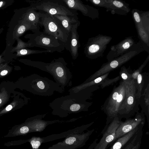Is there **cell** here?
<instances>
[{"label":"cell","instance_id":"17","mask_svg":"<svg viewBox=\"0 0 149 149\" xmlns=\"http://www.w3.org/2000/svg\"><path fill=\"white\" fill-rule=\"evenodd\" d=\"M109 72L107 73L98 77L86 83H83L81 84L74 86L68 90L69 94L74 95L80 92L85 90L90 86L100 84L107 78Z\"/></svg>","mask_w":149,"mask_h":149},{"label":"cell","instance_id":"2","mask_svg":"<svg viewBox=\"0 0 149 149\" xmlns=\"http://www.w3.org/2000/svg\"><path fill=\"white\" fill-rule=\"evenodd\" d=\"M91 104L85 100L69 94L55 98L49 105L53 115L63 118L71 113L87 111Z\"/></svg>","mask_w":149,"mask_h":149},{"label":"cell","instance_id":"36","mask_svg":"<svg viewBox=\"0 0 149 149\" xmlns=\"http://www.w3.org/2000/svg\"><path fill=\"white\" fill-rule=\"evenodd\" d=\"M137 134L134 136V138L131 141V142L128 143L123 149H131L139 138H137Z\"/></svg>","mask_w":149,"mask_h":149},{"label":"cell","instance_id":"5","mask_svg":"<svg viewBox=\"0 0 149 149\" xmlns=\"http://www.w3.org/2000/svg\"><path fill=\"white\" fill-rule=\"evenodd\" d=\"M114 87L102 107L107 116V125L115 117H117L119 109L126 97L125 87L123 81L117 86Z\"/></svg>","mask_w":149,"mask_h":149},{"label":"cell","instance_id":"8","mask_svg":"<svg viewBox=\"0 0 149 149\" xmlns=\"http://www.w3.org/2000/svg\"><path fill=\"white\" fill-rule=\"evenodd\" d=\"M40 24L43 26V31L54 37L56 39L65 43L68 35L60 21L53 15L47 13H43L40 19Z\"/></svg>","mask_w":149,"mask_h":149},{"label":"cell","instance_id":"25","mask_svg":"<svg viewBox=\"0 0 149 149\" xmlns=\"http://www.w3.org/2000/svg\"><path fill=\"white\" fill-rule=\"evenodd\" d=\"M12 68L7 63L0 64V78L3 77L10 73L12 70Z\"/></svg>","mask_w":149,"mask_h":149},{"label":"cell","instance_id":"19","mask_svg":"<svg viewBox=\"0 0 149 149\" xmlns=\"http://www.w3.org/2000/svg\"><path fill=\"white\" fill-rule=\"evenodd\" d=\"M53 16L60 21L68 35L73 26L77 24L80 23L77 16L63 15H55Z\"/></svg>","mask_w":149,"mask_h":149},{"label":"cell","instance_id":"30","mask_svg":"<svg viewBox=\"0 0 149 149\" xmlns=\"http://www.w3.org/2000/svg\"><path fill=\"white\" fill-rule=\"evenodd\" d=\"M120 79V76H118L115 78L112 79L107 78L101 83L100 84V86L102 88H103L117 81Z\"/></svg>","mask_w":149,"mask_h":149},{"label":"cell","instance_id":"13","mask_svg":"<svg viewBox=\"0 0 149 149\" xmlns=\"http://www.w3.org/2000/svg\"><path fill=\"white\" fill-rule=\"evenodd\" d=\"M69 8L79 10L85 16L94 19L99 17L98 10L88 5L84 4L79 0H62Z\"/></svg>","mask_w":149,"mask_h":149},{"label":"cell","instance_id":"4","mask_svg":"<svg viewBox=\"0 0 149 149\" xmlns=\"http://www.w3.org/2000/svg\"><path fill=\"white\" fill-rule=\"evenodd\" d=\"M136 81L132 79L128 81H123L124 84L126 97L120 107L117 117L128 119L138 112L139 100L136 97Z\"/></svg>","mask_w":149,"mask_h":149},{"label":"cell","instance_id":"34","mask_svg":"<svg viewBox=\"0 0 149 149\" xmlns=\"http://www.w3.org/2000/svg\"><path fill=\"white\" fill-rule=\"evenodd\" d=\"M13 0H1L0 1V10L3 9L12 4Z\"/></svg>","mask_w":149,"mask_h":149},{"label":"cell","instance_id":"16","mask_svg":"<svg viewBox=\"0 0 149 149\" xmlns=\"http://www.w3.org/2000/svg\"><path fill=\"white\" fill-rule=\"evenodd\" d=\"M110 4L109 11L112 14L127 15L130 11L129 4L121 0H108Z\"/></svg>","mask_w":149,"mask_h":149},{"label":"cell","instance_id":"1","mask_svg":"<svg viewBox=\"0 0 149 149\" xmlns=\"http://www.w3.org/2000/svg\"><path fill=\"white\" fill-rule=\"evenodd\" d=\"M29 65L51 74L56 82L63 89L67 86L72 85V75L67 63L62 57L54 59L50 63L29 60Z\"/></svg>","mask_w":149,"mask_h":149},{"label":"cell","instance_id":"10","mask_svg":"<svg viewBox=\"0 0 149 149\" xmlns=\"http://www.w3.org/2000/svg\"><path fill=\"white\" fill-rule=\"evenodd\" d=\"M137 113L134 118L128 119L124 122H121L116 131V139L144 125L145 121L144 115L143 113Z\"/></svg>","mask_w":149,"mask_h":149},{"label":"cell","instance_id":"26","mask_svg":"<svg viewBox=\"0 0 149 149\" xmlns=\"http://www.w3.org/2000/svg\"><path fill=\"white\" fill-rule=\"evenodd\" d=\"M149 60V55H148L145 61L139 68L131 74L133 79L136 81L138 75L141 73L143 68L147 63Z\"/></svg>","mask_w":149,"mask_h":149},{"label":"cell","instance_id":"22","mask_svg":"<svg viewBox=\"0 0 149 149\" xmlns=\"http://www.w3.org/2000/svg\"><path fill=\"white\" fill-rule=\"evenodd\" d=\"M136 83L137 91L136 93V97L137 99L140 100L142 95L141 92L144 84V80L143 75L141 73H140L138 75Z\"/></svg>","mask_w":149,"mask_h":149},{"label":"cell","instance_id":"15","mask_svg":"<svg viewBox=\"0 0 149 149\" xmlns=\"http://www.w3.org/2000/svg\"><path fill=\"white\" fill-rule=\"evenodd\" d=\"M36 9L31 5L26 8L20 17L22 19L34 25L38 26L40 24V19L43 13L37 12Z\"/></svg>","mask_w":149,"mask_h":149},{"label":"cell","instance_id":"12","mask_svg":"<svg viewBox=\"0 0 149 149\" xmlns=\"http://www.w3.org/2000/svg\"><path fill=\"white\" fill-rule=\"evenodd\" d=\"M132 37H127L118 44L111 46L106 56L108 61L122 55L130 50L136 43Z\"/></svg>","mask_w":149,"mask_h":149},{"label":"cell","instance_id":"9","mask_svg":"<svg viewBox=\"0 0 149 149\" xmlns=\"http://www.w3.org/2000/svg\"><path fill=\"white\" fill-rule=\"evenodd\" d=\"M59 1L44 0L37 4L31 5L37 10L43 11L51 15H63L77 16V11L70 9L61 3Z\"/></svg>","mask_w":149,"mask_h":149},{"label":"cell","instance_id":"33","mask_svg":"<svg viewBox=\"0 0 149 149\" xmlns=\"http://www.w3.org/2000/svg\"><path fill=\"white\" fill-rule=\"evenodd\" d=\"M143 96L144 97V104L145 107L144 108L146 109L147 108L149 110V85L148 84L147 87L146 88L145 91Z\"/></svg>","mask_w":149,"mask_h":149},{"label":"cell","instance_id":"31","mask_svg":"<svg viewBox=\"0 0 149 149\" xmlns=\"http://www.w3.org/2000/svg\"><path fill=\"white\" fill-rule=\"evenodd\" d=\"M18 104L17 101L14 100L0 111V115L6 113L14 108Z\"/></svg>","mask_w":149,"mask_h":149},{"label":"cell","instance_id":"23","mask_svg":"<svg viewBox=\"0 0 149 149\" xmlns=\"http://www.w3.org/2000/svg\"><path fill=\"white\" fill-rule=\"evenodd\" d=\"M95 6L103 7L106 9V11H109L110 4L108 0H88Z\"/></svg>","mask_w":149,"mask_h":149},{"label":"cell","instance_id":"18","mask_svg":"<svg viewBox=\"0 0 149 149\" xmlns=\"http://www.w3.org/2000/svg\"><path fill=\"white\" fill-rule=\"evenodd\" d=\"M38 26L34 25L22 19H20L14 28L13 36L16 40L22 36L26 31L31 30L33 32L39 29Z\"/></svg>","mask_w":149,"mask_h":149},{"label":"cell","instance_id":"29","mask_svg":"<svg viewBox=\"0 0 149 149\" xmlns=\"http://www.w3.org/2000/svg\"><path fill=\"white\" fill-rule=\"evenodd\" d=\"M9 98L8 92L5 89L0 92V107L8 102Z\"/></svg>","mask_w":149,"mask_h":149},{"label":"cell","instance_id":"37","mask_svg":"<svg viewBox=\"0 0 149 149\" xmlns=\"http://www.w3.org/2000/svg\"><path fill=\"white\" fill-rule=\"evenodd\" d=\"M141 138H139L131 149H139L141 144Z\"/></svg>","mask_w":149,"mask_h":149},{"label":"cell","instance_id":"6","mask_svg":"<svg viewBox=\"0 0 149 149\" xmlns=\"http://www.w3.org/2000/svg\"><path fill=\"white\" fill-rule=\"evenodd\" d=\"M33 34L26 35L25 38L29 39L28 42L31 47H36L45 49L51 53L56 52L62 53L65 48V43L54 37L37 30Z\"/></svg>","mask_w":149,"mask_h":149},{"label":"cell","instance_id":"7","mask_svg":"<svg viewBox=\"0 0 149 149\" xmlns=\"http://www.w3.org/2000/svg\"><path fill=\"white\" fill-rule=\"evenodd\" d=\"M112 39L111 36L101 34L89 38L84 49L86 56L94 59L103 56L107 45Z\"/></svg>","mask_w":149,"mask_h":149},{"label":"cell","instance_id":"21","mask_svg":"<svg viewBox=\"0 0 149 149\" xmlns=\"http://www.w3.org/2000/svg\"><path fill=\"white\" fill-rule=\"evenodd\" d=\"M16 52V56H21L28 55L41 54L43 53L50 52H51L48 50H40L31 49H23L15 51Z\"/></svg>","mask_w":149,"mask_h":149},{"label":"cell","instance_id":"24","mask_svg":"<svg viewBox=\"0 0 149 149\" xmlns=\"http://www.w3.org/2000/svg\"><path fill=\"white\" fill-rule=\"evenodd\" d=\"M128 70L125 66L121 67L119 74L123 81H128L131 80L132 78L131 74L129 73Z\"/></svg>","mask_w":149,"mask_h":149},{"label":"cell","instance_id":"38","mask_svg":"<svg viewBox=\"0 0 149 149\" xmlns=\"http://www.w3.org/2000/svg\"><path fill=\"white\" fill-rule=\"evenodd\" d=\"M5 61V60L2 57V56H0V64Z\"/></svg>","mask_w":149,"mask_h":149},{"label":"cell","instance_id":"27","mask_svg":"<svg viewBox=\"0 0 149 149\" xmlns=\"http://www.w3.org/2000/svg\"><path fill=\"white\" fill-rule=\"evenodd\" d=\"M17 41V45L16 47L13 49L12 51H16L18 50L25 49V48L28 47H31V44L30 43L25 42L22 41L19 38L16 39Z\"/></svg>","mask_w":149,"mask_h":149},{"label":"cell","instance_id":"28","mask_svg":"<svg viewBox=\"0 0 149 149\" xmlns=\"http://www.w3.org/2000/svg\"><path fill=\"white\" fill-rule=\"evenodd\" d=\"M132 13L135 25H139L141 22L140 11L138 9H134L132 10Z\"/></svg>","mask_w":149,"mask_h":149},{"label":"cell","instance_id":"3","mask_svg":"<svg viewBox=\"0 0 149 149\" xmlns=\"http://www.w3.org/2000/svg\"><path fill=\"white\" fill-rule=\"evenodd\" d=\"M144 50L141 42L136 43L128 52L112 60L103 64L101 68L88 78L84 83L93 80L105 73L119 67Z\"/></svg>","mask_w":149,"mask_h":149},{"label":"cell","instance_id":"14","mask_svg":"<svg viewBox=\"0 0 149 149\" xmlns=\"http://www.w3.org/2000/svg\"><path fill=\"white\" fill-rule=\"evenodd\" d=\"M80 23L73 25L68 36L67 40L65 43V48L70 52L72 58L76 59L79 55L78 49L80 47L79 36L77 31Z\"/></svg>","mask_w":149,"mask_h":149},{"label":"cell","instance_id":"35","mask_svg":"<svg viewBox=\"0 0 149 149\" xmlns=\"http://www.w3.org/2000/svg\"><path fill=\"white\" fill-rule=\"evenodd\" d=\"M21 127H19V130H17V132L19 131L16 135H19L20 134H24L28 132L29 131V128L28 126L26 125L21 126Z\"/></svg>","mask_w":149,"mask_h":149},{"label":"cell","instance_id":"11","mask_svg":"<svg viewBox=\"0 0 149 149\" xmlns=\"http://www.w3.org/2000/svg\"><path fill=\"white\" fill-rule=\"evenodd\" d=\"M122 121L118 117H115L107 125L100 140L94 149H106L108 146L116 140V131Z\"/></svg>","mask_w":149,"mask_h":149},{"label":"cell","instance_id":"20","mask_svg":"<svg viewBox=\"0 0 149 149\" xmlns=\"http://www.w3.org/2000/svg\"><path fill=\"white\" fill-rule=\"evenodd\" d=\"M142 127L137 128L122 137L118 140L112 145L110 149H121L135 135L140 131L139 129Z\"/></svg>","mask_w":149,"mask_h":149},{"label":"cell","instance_id":"32","mask_svg":"<svg viewBox=\"0 0 149 149\" xmlns=\"http://www.w3.org/2000/svg\"><path fill=\"white\" fill-rule=\"evenodd\" d=\"M39 138H33L30 140V143L33 149H38L41 144L42 141Z\"/></svg>","mask_w":149,"mask_h":149}]
</instances>
